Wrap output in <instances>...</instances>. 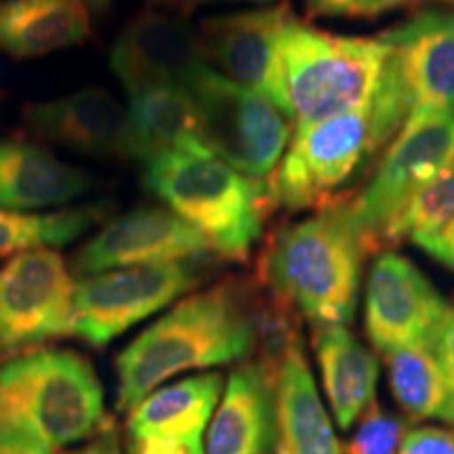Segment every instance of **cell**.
I'll return each instance as SVG.
<instances>
[{"label": "cell", "mask_w": 454, "mask_h": 454, "mask_svg": "<svg viewBox=\"0 0 454 454\" xmlns=\"http://www.w3.org/2000/svg\"><path fill=\"white\" fill-rule=\"evenodd\" d=\"M394 53L412 110L454 114V13L425 9L379 34Z\"/></svg>", "instance_id": "obj_15"}, {"label": "cell", "mask_w": 454, "mask_h": 454, "mask_svg": "<svg viewBox=\"0 0 454 454\" xmlns=\"http://www.w3.org/2000/svg\"><path fill=\"white\" fill-rule=\"evenodd\" d=\"M162 4H170V7L177 9H190L196 4H207V3H221V0H158ZM242 3H270V0H242Z\"/></svg>", "instance_id": "obj_36"}, {"label": "cell", "mask_w": 454, "mask_h": 454, "mask_svg": "<svg viewBox=\"0 0 454 454\" xmlns=\"http://www.w3.org/2000/svg\"><path fill=\"white\" fill-rule=\"evenodd\" d=\"M247 308L253 337V362L278 377L293 351L303 349L301 314L293 303L263 286L257 278L247 280Z\"/></svg>", "instance_id": "obj_25"}, {"label": "cell", "mask_w": 454, "mask_h": 454, "mask_svg": "<svg viewBox=\"0 0 454 454\" xmlns=\"http://www.w3.org/2000/svg\"><path fill=\"white\" fill-rule=\"evenodd\" d=\"M397 454H454V427L408 431Z\"/></svg>", "instance_id": "obj_30"}, {"label": "cell", "mask_w": 454, "mask_h": 454, "mask_svg": "<svg viewBox=\"0 0 454 454\" xmlns=\"http://www.w3.org/2000/svg\"><path fill=\"white\" fill-rule=\"evenodd\" d=\"M406 438V425L402 419L385 412L377 400L364 411L343 454H397Z\"/></svg>", "instance_id": "obj_28"}, {"label": "cell", "mask_w": 454, "mask_h": 454, "mask_svg": "<svg viewBox=\"0 0 454 454\" xmlns=\"http://www.w3.org/2000/svg\"><path fill=\"white\" fill-rule=\"evenodd\" d=\"M444 3H450V4H454V0H444Z\"/></svg>", "instance_id": "obj_38"}, {"label": "cell", "mask_w": 454, "mask_h": 454, "mask_svg": "<svg viewBox=\"0 0 454 454\" xmlns=\"http://www.w3.org/2000/svg\"><path fill=\"white\" fill-rule=\"evenodd\" d=\"M454 219V160L427 184L385 231V247L411 238L412 242L434 236Z\"/></svg>", "instance_id": "obj_27"}, {"label": "cell", "mask_w": 454, "mask_h": 454, "mask_svg": "<svg viewBox=\"0 0 454 454\" xmlns=\"http://www.w3.org/2000/svg\"><path fill=\"white\" fill-rule=\"evenodd\" d=\"M104 204L66 208L49 215L17 213L0 208V261L41 247H61L98 225Z\"/></svg>", "instance_id": "obj_26"}, {"label": "cell", "mask_w": 454, "mask_h": 454, "mask_svg": "<svg viewBox=\"0 0 454 454\" xmlns=\"http://www.w3.org/2000/svg\"><path fill=\"white\" fill-rule=\"evenodd\" d=\"M187 90L196 101L208 150L247 177L268 179L291 139L293 118L211 66L198 74Z\"/></svg>", "instance_id": "obj_8"}, {"label": "cell", "mask_w": 454, "mask_h": 454, "mask_svg": "<svg viewBox=\"0 0 454 454\" xmlns=\"http://www.w3.org/2000/svg\"><path fill=\"white\" fill-rule=\"evenodd\" d=\"M70 454H121V446H118V431L114 423L95 435V440L87 444L81 450H74Z\"/></svg>", "instance_id": "obj_34"}, {"label": "cell", "mask_w": 454, "mask_h": 454, "mask_svg": "<svg viewBox=\"0 0 454 454\" xmlns=\"http://www.w3.org/2000/svg\"><path fill=\"white\" fill-rule=\"evenodd\" d=\"M411 3L414 0H305L311 15L349 17V20H371Z\"/></svg>", "instance_id": "obj_29"}, {"label": "cell", "mask_w": 454, "mask_h": 454, "mask_svg": "<svg viewBox=\"0 0 454 454\" xmlns=\"http://www.w3.org/2000/svg\"><path fill=\"white\" fill-rule=\"evenodd\" d=\"M130 454H190L185 448H181L173 442H162V440H145V442H135L130 448Z\"/></svg>", "instance_id": "obj_35"}, {"label": "cell", "mask_w": 454, "mask_h": 454, "mask_svg": "<svg viewBox=\"0 0 454 454\" xmlns=\"http://www.w3.org/2000/svg\"><path fill=\"white\" fill-rule=\"evenodd\" d=\"M411 110L404 78L389 53L379 87L364 106L294 129L286 154L265 179L271 211H322L348 198L340 194L343 185L395 139Z\"/></svg>", "instance_id": "obj_1"}, {"label": "cell", "mask_w": 454, "mask_h": 454, "mask_svg": "<svg viewBox=\"0 0 454 454\" xmlns=\"http://www.w3.org/2000/svg\"><path fill=\"white\" fill-rule=\"evenodd\" d=\"M389 389L412 421H444L454 427V395L429 345H408L385 354Z\"/></svg>", "instance_id": "obj_24"}, {"label": "cell", "mask_w": 454, "mask_h": 454, "mask_svg": "<svg viewBox=\"0 0 454 454\" xmlns=\"http://www.w3.org/2000/svg\"><path fill=\"white\" fill-rule=\"evenodd\" d=\"M110 423L98 374L76 351L36 348L0 362V425L53 450L98 435Z\"/></svg>", "instance_id": "obj_5"}, {"label": "cell", "mask_w": 454, "mask_h": 454, "mask_svg": "<svg viewBox=\"0 0 454 454\" xmlns=\"http://www.w3.org/2000/svg\"><path fill=\"white\" fill-rule=\"evenodd\" d=\"M95 185L93 175L61 162L43 147L0 139V208L4 211L61 207L89 194Z\"/></svg>", "instance_id": "obj_19"}, {"label": "cell", "mask_w": 454, "mask_h": 454, "mask_svg": "<svg viewBox=\"0 0 454 454\" xmlns=\"http://www.w3.org/2000/svg\"><path fill=\"white\" fill-rule=\"evenodd\" d=\"M414 244L419 248H423L429 257H434L442 265L454 270V219L442 227L440 231H435L434 236L421 238V240H417Z\"/></svg>", "instance_id": "obj_32"}, {"label": "cell", "mask_w": 454, "mask_h": 454, "mask_svg": "<svg viewBox=\"0 0 454 454\" xmlns=\"http://www.w3.org/2000/svg\"><path fill=\"white\" fill-rule=\"evenodd\" d=\"M211 244L194 225L167 208H137L101 227L74 259L78 276L135 268V265L198 261Z\"/></svg>", "instance_id": "obj_13"}, {"label": "cell", "mask_w": 454, "mask_h": 454, "mask_svg": "<svg viewBox=\"0 0 454 454\" xmlns=\"http://www.w3.org/2000/svg\"><path fill=\"white\" fill-rule=\"evenodd\" d=\"M223 391L219 372L196 374L152 391L129 414L130 444L145 440L173 442L190 454H204V431Z\"/></svg>", "instance_id": "obj_18"}, {"label": "cell", "mask_w": 454, "mask_h": 454, "mask_svg": "<svg viewBox=\"0 0 454 454\" xmlns=\"http://www.w3.org/2000/svg\"><path fill=\"white\" fill-rule=\"evenodd\" d=\"M253 356L247 280L230 278L192 294L121 351L118 408L130 412L175 374Z\"/></svg>", "instance_id": "obj_2"}, {"label": "cell", "mask_w": 454, "mask_h": 454, "mask_svg": "<svg viewBox=\"0 0 454 454\" xmlns=\"http://www.w3.org/2000/svg\"><path fill=\"white\" fill-rule=\"evenodd\" d=\"M0 454H53V450L24 431L0 425Z\"/></svg>", "instance_id": "obj_33"}, {"label": "cell", "mask_w": 454, "mask_h": 454, "mask_svg": "<svg viewBox=\"0 0 454 454\" xmlns=\"http://www.w3.org/2000/svg\"><path fill=\"white\" fill-rule=\"evenodd\" d=\"M286 3L270 9L207 17L196 27L204 61L291 116L280 67V34L293 20Z\"/></svg>", "instance_id": "obj_11"}, {"label": "cell", "mask_w": 454, "mask_h": 454, "mask_svg": "<svg viewBox=\"0 0 454 454\" xmlns=\"http://www.w3.org/2000/svg\"><path fill=\"white\" fill-rule=\"evenodd\" d=\"M381 36H339L293 17L278 55L294 127H309L364 106L389 59Z\"/></svg>", "instance_id": "obj_6"}, {"label": "cell", "mask_w": 454, "mask_h": 454, "mask_svg": "<svg viewBox=\"0 0 454 454\" xmlns=\"http://www.w3.org/2000/svg\"><path fill=\"white\" fill-rule=\"evenodd\" d=\"M24 124L27 133L81 154L124 158L127 110L104 89L26 106Z\"/></svg>", "instance_id": "obj_16"}, {"label": "cell", "mask_w": 454, "mask_h": 454, "mask_svg": "<svg viewBox=\"0 0 454 454\" xmlns=\"http://www.w3.org/2000/svg\"><path fill=\"white\" fill-rule=\"evenodd\" d=\"M124 158L150 162L173 150H208L202 121L190 90L156 84L129 93Z\"/></svg>", "instance_id": "obj_20"}, {"label": "cell", "mask_w": 454, "mask_h": 454, "mask_svg": "<svg viewBox=\"0 0 454 454\" xmlns=\"http://www.w3.org/2000/svg\"><path fill=\"white\" fill-rule=\"evenodd\" d=\"M349 196L316 217L280 227L259 254L254 278L294 305L311 326L354 320L364 242L348 217Z\"/></svg>", "instance_id": "obj_3"}, {"label": "cell", "mask_w": 454, "mask_h": 454, "mask_svg": "<svg viewBox=\"0 0 454 454\" xmlns=\"http://www.w3.org/2000/svg\"><path fill=\"white\" fill-rule=\"evenodd\" d=\"M89 34L81 0H0V51L17 59L67 49Z\"/></svg>", "instance_id": "obj_23"}, {"label": "cell", "mask_w": 454, "mask_h": 454, "mask_svg": "<svg viewBox=\"0 0 454 454\" xmlns=\"http://www.w3.org/2000/svg\"><path fill=\"white\" fill-rule=\"evenodd\" d=\"M81 3L93 4V7H101V4H106V3H107V0H81Z\"/></svg>", "instance_id": "obj_37"}, {"label": "cell", "mask_w": 454, "mask_h": 454, "mask_svg": "<svg viewBox=\"0 0 454 454\" xmlns=\"http://www.w3.org/2000/svg\"><path fill=\"white\" fill-rule=\"evenodd\" d=\"M448 303L411 259L394 251L377 254L366 282L364 326L381 354L429 345Z\"/></svg>", "instance_id": "obj_12"}, {"label": "cell", "mask_w": 454, "mask_h": 454, "mask_svg": "<svg viewBox=\"0 0 454 454\" xmlns=\"http://www.w3.org/2000/svg\"><path fill=\"white\" fill-rule=\"evenodd\" d=\"M145 185L194 225L219 257L247 261L271 211L265 181H254L211 150H173L145 162Z\"/></svg>", "instance_id": "obj_4"}, {"label": "cell", "mask_w": 454, "mask_h": 454, "mask_svg": "<svg viewBox=\"0 0 454 454\" xmlns=\"http://www.w3.org/2000/svg\"><path fill=\"white\" fill-rule=\"evenodd\" d=\"M74 286L66 261L32 248L0 268V362L72 334Z\"/></svg>", "instance_id": "obj_10"}, {"label": "cell", "mask_w": 454, "mask_h": 454, "mask_svg": "<svg viewBox=\"0 0 454 454\" xmlns=\"http://www.w3.org/2000/svg\"><path fill=\"white\" fill-rule=\"evenodd\" d=\"M110 64L127 93L156 84L187 89L208 64L196 27L181 15L144 11L114 41Z\"/></svg>", "instance_id": "obj_14"}, {"label": "cell", "mask_w": 454, "mask_h": 454, "mask_svg": "<svg viewBox=\"0 0 454 454\" xmlns=\"http://www.w3.org/2000/svg\"><path fill=\"white\" fill-rule=\"evenodd\" d=\"M276 377L257 362L230 372L204 454H274Z\"/></svg>", "instance_id": "obj_17"}, {"label": "cell", "mask_w": 454, "mask_h": 454, "mask_svg": "<svg viewBox=\"0 0 454 454\" xmlns=\"http://www.w3.org/2000/svg\"><path fill=\"white\" fill-rule=\"evenodd\" d=\"M196 284V261L135 265L87 276L74 286L72 334L93 348H104Z\"/></svg>", "instance_id": "obj_9"}, {"label": "cell", "mask_w": 454, "mask_h": 454, "mask_svg": "<svg viewBox=\"0 0 454 454\" xmlns=\"http://www.w3.org/2000/svg\"><path fill=\"white\" fill-rule=\"evenodd\" d=\"M328 404L340 429H349L374 402L379 360L345 326H311Z\"/></svg>", "instance_id": "obj_22"}, {"label": "cell", "mask_w": 454, "mask_h": 454, "mask_svg": "<svg viewBox=\"0 0 454 454\" xmlns=\"http://www.w3.org/2000/svg\"><path fill=\"white\" fill-rule=\"evenodd\" d=\"M452 160L454 114H411L368 185L345 204L368 254L381 251L385 231L397 215Z\"/></svg>", "instance_id": "obj_7"}, {"label": "cell", "mask_w": 454, "mask_h": 454, "mask_svg": "<svg viewBox=\"0 0 454 454\" xmlns=\"http://www.w3.org/2000/svg\"><path fill=\"white\" fill-rule=\"evenodd\" d=\"M274 454H343L303 349L293 351L276 377Z\"/></svg>", "instance_id": "obj_21"}, {"label": "cell", "mask_w": 454, "mask_h": 454, "mask_svg": "<svg viewBox=\"0 0 454 454\" xmlns=\"http://www.w3.org/2000/svg\"><path fill=\"white\" fill-rule=\"evenodd\" d=\"M429 348L434 351L435 360L444 372V379L454 395V308L448 305L446 314L435 326L429 339Z\"/></svg>", "instance_id": "obj_31"}]
</instances>
